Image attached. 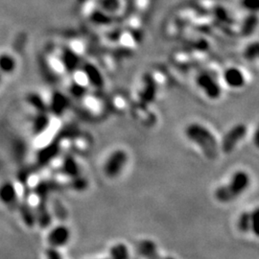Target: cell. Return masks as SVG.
Masks as SVG:
<instances>
[{
  "label": "cell",
  "instance_id": "cell-1",
  "mask_svg": "<svg viewBox=\"0 0 259 259\" xmlns=\"http://www.w3.org/2000/svg\"><path fill=\"white\" fill-rule=\"evenodd\" d=\"M185 136L192 143L200 149L205 157L209 159L216 158L220 151V143L203 124L191 123L185 128Z\"/></svg>",
  "mask_w": 259,
  "mask_h": 259
},
{
  "label": "cell",
  "instance_id": "cell-2",
  "mask_svg": "<svg viewBox=\"0 0 259 259\" xmlns=\"http://www.w3.org/2000/svg\"><path fill=\"white\" fill-rule=\"evenodd\" d=\"M250 183L248 173L245 171L235 172L228 184L219 186L215 190V198L220 203H231L248 189Z\"/></svg>",
  "mask_w": 259,
  "mask_h": 259
},
{
  "label": "cell",
  "instance_id": "cell-3",
  "mask_svg": "<svg viewBox=\"0 0 259 259\" xmlns=\"http://www.w3.org/2000/svg\"><path fill=\"white\" fill-rule=\"evenodd\" d=\"M248 129L245 124H236L230 130L223 138L220 143V149L226 154L232 153L236 146L240 143L242 139L247 136Z\"/></svg>",
  "mask_w": 259,
  "mask_h": 259
},
{
  "label": "cell",
  "instance_id": "cell-4",
  "mask_svg": "<svg viewBox=\"0 0 259 259\" xmlns=\"http://www.w3.org/2000/svg\"><path fill=\"white\" fill-rule=\"evenodd\" d=\"M128 160V155L124 150H115L107 158L104 164V173L109 178H115L122 172Z\"/></svg>",
  "mask_w": 259,
  "mask_h": 259
},
{
  "label": "cell",
  "instance_id": "cell-5",
  "mask_svg": "<svg viewBox=\"0 0 259 259\" xmlns=\"http://www.w3.org/2000/svg\"><path fill=\"white\" fill-rule=\"evenodd\" d=\"M70 238V231L65 226H58L49 232L47 240L52 248H60L65 246Z\"/></svg>",
  "mask_w": 259,
  "mask_h": 259
},
{
  "label": "cell",
  "instance_id": "cell-6",
  "mask_svg": "<svg viewBox=\"0 0 259 259\" xmlns=\"http://www.w3.org/2000/svg\"><path fill=\"white\" fill-rule=\"evenodd\" d=\"M197 83L209 98L216 99L220 96L221 94L220 87L211 76L206 73L201 74L197 78Z\"/></svg>",
  "mask_w": 259,
  "mask_h": 259
},
{
  "label": "cell",
  "instance_id": "cell-7",
  "mask_svg": "<svg viewBox=\"0 0 259 259\" xmlns=\"http://www.w3.org/2000/svg\"><path fill=\"white\" fill-rule=\"evenodd\" d=\"M137 249L139 254L145 259H175L171 256H162L157 251L156 244L149 239L139 241Z\"/></svg>",
  "mask_w": 259,
  "mask_h": 259
},
{
  "label": "cell",
  "instance_id": "cell-8",
  "mask_svg": "<svg viewBox=\"0 0 259 259\" xmlns=\"http://www.w3.org/2000/svg\"><path fill=\"white\" fill-rule=\"evenodd\" d=\"M258 214L257 208L252 211L243 212L238 219V229L241 232H251L254 234H258L256 229V217Z\"/></svg>",
  "mask_w": 259,
  "mask_h": 259
},
{
  "label": "cell",
  "instance_id": "cell-9",
  "mask_svg": "<svg viewBox=\"0 0 259 259\" xmlns=\"http://www.w3.org/2000/svg\"><path fill=\"white\" fill-rule=\"evenodd\" d=\"M245 77L238 68H230L225 72V81L231 88H241L245 83Z\"/></svg>",
  "mask_w": 259,
  "mask_h": 259
},
{
  "label": "cell",
  "instance_id": "cell-10",
  "mask_svg": "<svg viewBox=\"0 0 259 259\" xmlns=\"http://www.w3.org/2000/svg\"><path fill=\"white\" fill-rule=\"evenodd\" d=\"M130 253L128 248L124 244H116L110 251V256L104 259H129Z\"/></svg>",
  "mask_w": 259,
  "mask_h": 259
},
{
  "label": "cell",
  "instance_id": "cell-11",
  "mask_svg": "<svg viewBox=\"0 0 259 259\" xmlns=\"http://www.w3.org/2000/svg\"><path fill=\"white\" fill-rule=\"evenodd\" d=\"M0 198L3 201V203L7 204H12L15 202L17 198L16 190L10 185H5L0 191Z\"/></svg>",
  "mask_w": 259,
  "mask_h": 259
},
{
  "label": "cell",
  "instance_id": "cell-12",
  "mask_svg": "<svg viewBox=\"0 0 259 259\" xmlns=\"http://www.w3.org/2000/svg\"><path fill=\"white\" fill-rule=\"evenodd\" d=\"M46 254H47V259H63L60 251L56 248H52V247L47 249Z\"/></svg>",
  "mask_w": 259,
  "mask_h": 259
},
{
  "label": "cell",
  "instance_id": "cell-13",
  "mask_svg": "<svg viewBox=\"0 0 259 259\" xmlns=\"http://www.w3.org/2000/svg\"><path fill=\"white\" fill-rule=\"evenodd\" d=\"M253 51H258V49H257V46L255 45V47H253V48H250V47H249V48H247V57L249 58V59H253V58H256L257 57V55H255V54H253Z\"/></svg>",
  "mask_w": 259,
  "mask_h": 259
}]
</instances>
